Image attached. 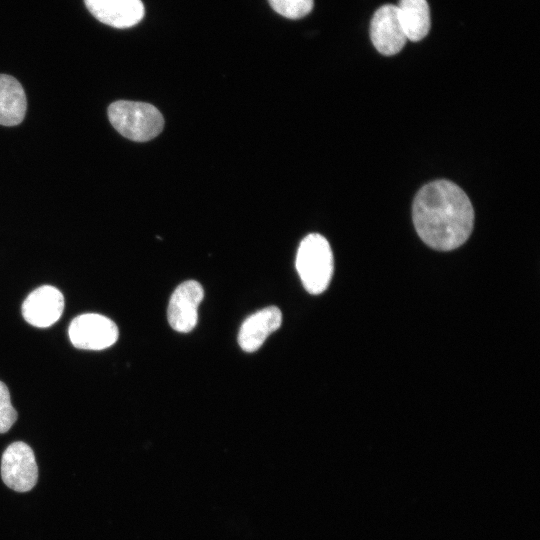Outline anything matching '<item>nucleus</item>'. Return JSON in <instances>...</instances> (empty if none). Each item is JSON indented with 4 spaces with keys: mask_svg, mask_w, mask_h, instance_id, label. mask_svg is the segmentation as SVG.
<instances>
[{
    "mask_svg": "<svg viewBox=\"0 0 540 540\" xmlns=\"http://www.w3.org/2000/svg\"><path fill=\"white\" fill-rule=\"evenodd\" d=\"M89 12L101 23L114 28H129L144 17L141 0H84Z\"/></svg>",
    "mask_w": 540,
    "mask_h": 540,
    "instance_id": "nucleus-9",
    "label": "nucleus"
},
{
    "mask_svg": "<svg viewBox=\"0 0 540 540\" xmlns=\"http://www.w3.org/2000/svg\"><path fill=\"white\" fill-rule=\"evenodd\" d=\"M398 16L410 41L422 40L430 30V9L426 0H400L396 5Z\"/></svg>",
    "mask_w": 540,
    "mask_h": 540,
    "instance_id": "nucleus-12",
    "label": "nucleus"
},
{
    "mask_svg": "<svg viewBox=\"0 0 540 540\" xmlns=\"http://www.w3.org/2000/svg\"><path fill=\"white\" fill-rule=\"evenodd\" d=\"M203 297L204 290L195 280H188L178 285L168 304L169 325L181 333L193 330L198 321V307Z\"/></svg>",
    "mask_w": 540,
    "mask_h": 540,
    "instance_id": "nucleus-6",
    "label": "nucleus"
},
{
    "mask_svg": "<svg viewBox=\"0 0 540 540\" xmlns=\"http://www.w3.org/2000/svg\"><path fill=\"white\" fill-rule=\"evenodd\" d=\"M17 419L7 386L0 381V434L7 432Z\"/></svg>",
    "mask_w": 540,
    "mask_h": 540,
    "instance_id": "nucleus-14",
    "label": "nucleus"
},
{
    "mask_svg": "<svg viewBox=\"0 0 540 540\" xmlns=\"http://www.w3.org/2000/svg\"><path fill=\"white\" fill-rule=\"evenodd\" d=\"M72 345L78 349L103 350L118 339V327L111 319L96 313L75 317L68 328Z\"/></svg>",
    "mask_w": 540,
    "mask_h": 540,
    "instance_id": "nucleus-4",
    "label": "nucleus"
},
{
    "mask_svg": "<svg viewBox=\"0 0 540 540\" xmlns=\"http://www.w3.org/2000/svg\"><path fill=\"white\" fill-rule=\"evenodd\" d=\"M107 112L112 126L122 136L136 142L153 139L164 126L162 114L149 103L119 100L111 103Z\"/></svg>",
    "mask_w": 540,
    "mask_h": 540,
    "instance_id": "nucleus-2",
    "label": "nucleus"
},
{
    "mask_svg": "<svg viewBox=\"0 0 540 540\" xmlns=\"http://www.w3.org/2000/svg\"><path fill=\"white\" fill-rule=\"evenodd\" d=\"M27 100L22 85L16 78L0 74V124H20L26 113Z\"/></svg>",
    "mask_w": 540,
    "mask_h": 540,
    "instance_id": "nucleus-11",
    "label": "nucleus"
},
{
    "mask_svg": "<svg viewBox=\"0 0 540 540\" xmlns=\"http://www.w3.org/2000/svg\"><path fill=\"white\" fill-rule=\"evenodd\" d=\"M271 8L288 19H300L309 14L313 0H268Z\"/></svg>",
    "mask_w": 540,
    "mask_h": 540,
    "instance_id": "nucleus-13",
    "label": "nucleus"
},
{
    "mask_svg": "<svg viewBox=\"0 0 540 540\" xmlns=\"http://www.w3.org/2000/svg\"><path fill=\"white\" fill-rule=\"evenodd\" d=\"M370 38L378 52L391 56L401 51L407 38L396 5L385 4L376 10L370 23Z\"/></svg>",
    "mask_w": 540,
    "mask_h": 540,
    "instance_id": "nucleus-7",
    "label": "nucleus"
},
{
    "mask_svg": "<svg viewBox=\"0 0 540 540\" xmlns=\"http://www.w3.org/2000/svg\"><path fill=\"white\" fill-rule=\"evenodd\" d=\"M282 322V313L276 306L265 307L247 317L238 333V344L245 352L258 350L266 338L276 331Z\"/></svg>",
    "mask_w": 540,
    "mask_h": 540,
    "instance_id": "nucleus-10",
    "label": "nucleus"
},
{
    "mask_svg": "<svg viewBox=\"0 0 540 540\" xmlns=\"http://www.w3.org/2000/svg\"><path fill=\"white\" fill-rule=\"evenodd\" d=\"M296 269L308 293L320 294L327 289L333 274V255L326 238L313 233L301 241Z\"/></svg>",
    "mask_w": 540,
    "mask_h": 540,
    "instance_id": "nucleus-3",
    "label": "nucleus"
},
{
    "mask_svg": "<svg viewBox=\"0 0 540 540\" xmlns=\"http://www.w3.org/2000/svg\"><path fill=\"white\" fill-rule=\"evenodd\" d=\"M64 310V296L54 286L43 285L33 290L22 304V315L32 326L46 328L57 322Z\"/></svg>",
    "mask_w": 540,
    "mask_h": 540,
    "instance_id": "nucleus-8",
    "label": "nucleus"
},
{
    "mask_svg": "<svg viewBox=\"0 0 540 540\" xmlns=\"http://www.w3.org/2000/svg\"><path fill=\"white\" fill-rule=\"evenodd\" d=\"M1 476L4 484L17 492L31 490L38 478L34 452L24 442L10 444L2 454Z\"/></svg>",
    "mask_w": 540,
    "mask_h": 540,
    "instance_id": "nucleus-5",
    "label": "nucleus"
},
{
    "mask_svg": "<svg viewBox=\"0 0 540 540\" xmlns=\"http://www.w3.org/2000/svg\"><path fill=\"white\" fill-rule=\"evenodd\" d=\"M413 222L429 247L449 251L461 246L473 229L474 211L456 184L437 180L423 186L413 202Z\"/></svg>",
    "mask_w": 540,
    "mask_h": 540,
    "instance_id": "nucleus-1",
    "label": "nucleus"
}]
</instances>
